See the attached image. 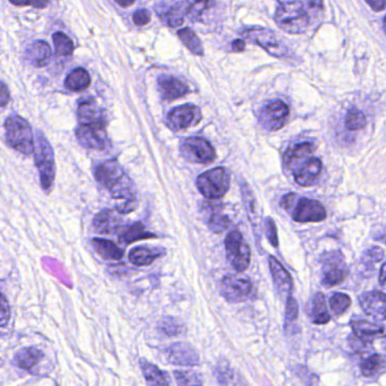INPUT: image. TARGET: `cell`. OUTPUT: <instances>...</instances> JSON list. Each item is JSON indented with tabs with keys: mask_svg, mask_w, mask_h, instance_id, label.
I'll return each instance as SVG.
<instances>
[{
	"mask_svg": "<svg viewBox=\"0 0 386 386\" xmlns=\"http://www.w3.org/2000/svg\"><path fill=\"white\" fill-rule=\"evenodd\" d=\"M265 228H267V237L271 245L273 247H278L279 246V240H278V231H276V226L274 221L271 218H267L265 220Z\"/></svg>",
	"mask_w": 386,
	"mask_h": 386,
	"instance_id": "cell-46",
	"label": "cell"
},
{
	"mask_svg": "<svg viewBox=\"0 0 386 386\" xmlns=\"http://www.w3.org/2000/svg\"><path fill=\"white\" fill-rule=\"evenodd\" d=\"M310 316L314 324H328L331 321V315L328 314L325 296L321 292L314 296L313 301H312V307H310Z\"/></svg>",
	"mask_w": 386,
	"mask_h": 386,
	"instance_id": "cell-28",
	"label": "cell"
},
{
	"mask_svg": "<svg viewBox=\"0 0 386 386\" xmlns=\"http://www.w3.org/2000/svg\"><path fill=\"white\" fill-rule=\"evenodd\" d=\"M202 119L201 109L194 105H183L176 107L167 116V126L169 128L178 132L181 129L199 125Z\"/></svg>",
	"mask_w": 386,
	"mask_h": 386,
	"instance_id": "cell-12",
	"label": "cell"
},
{
	"mask_svg": "<svg viewBox=\"0 0 386 386\" xmlns=\"http://www.w3.org/2000/svg\"><path fill=\"white\" fill-rule=\"evenodd\" d=\"M56 55L58 57H69L74 53V43L66 34L57 32L53 35Z\"/></svg>",
	"mask_w": 386,
	"mask_h": 386,
	"instance_id": "cell-37",
	"label": "cell"
},
{
	"mask_svg": "<svg viewBox=\"0 0 386 386\" xmlns=\"http://www.w3.org/2000/svg\"><path fill=\"white\" fill-rule=\"evenodd\" d=\"M150 21L151 12L145 10V8L136 10V12H134V16H133V22H134V24L137 25V26H144V25L149 24Z\"/></svg>",
	"mask_w": 386,
	"mask_h": 386,
	"instance_id": "cell-47",
	"label": "cell"
},
{
	"mask_svg": "<svg viewBox=\"0 0 386 386\" xmlns=\"http://www.w3.org/2000/svg\"><path fill=\"white\" fill-rule=\"evenodd\" d=\"M142 373L144 375L147 386H169L168 380L158 366L151 364L144 358L140 360Z\"/></svg>",
	"mask_w": 386,
	"mask_h": 386,
	"instance_id": "cell-30",
	"label": "cell"
},
{
	"mask_svg": "<svg viewBox=\"0 0 386 386\" xmlns=\"http://www.w3.org/2000/svg\"><path fill=\"white\" fill-rule=\"evenodd\" d=\"M163 254L162 251L147 249V247H136L129 251L128 258L131 263L136 267H147L153 263L157 258Z\"/></svg>",
	"mask_w": 386,
	"mask_h": 386,
	"instance_id": "cell-29",
	"label": "cell"
},
{
	"mask_svg": "<svg viewBox=\"0 0 386 386\" xmlns=\"http://www.w3.org/2000/svg\"><path fill=\"white\" fill-rule=\"evenodd\" d=\"M0 100H1V107L5 106L10 101V91L7 89L6 84L1 83V95H0Z\"/></svg>",
	"mask_w": 386,
	"mask_h": 386,
	"instance_id": "cell-50",
	"label": "cell"
},
{
	"mask_svg": "<svg viewBox=\"0 0 386 386\" xmlns=\"http://www.w3.org/2000/svg\"><path fill=\"white\" fill-rule=\"evenodd\" d=\"M90 84H91V76L84 68L74 69L65 81L66 87L74 92H81V91L87 89Z\"/></svg>",
	"mask_w": 386,
	"mask_h": 386,
	"instance_id": "cell-31",
	"label": "cell"
},
{
	"mask_svg": "<svg viewBox=\"0 0 386 386\" xmlns=\"http://www.w3.org/2000/svg\"><path fill=\"white\" fill-rule=\"evenodd\" d=\"M215 377L220 386H247L242 375L224 359H221L215 367Z\"/></svg>",
	"mask_w": 386,
	"mask_h": 386,
	"instance_id": "cell-25",
	"label": "cell"
},
{
	"mask_svg": "<svg viewBox=\"0 0 386 386\" xmlns=\"http://www.w3.org/2000/svg\"><path fill=\"white\" fill-rule=\"evenodd\" d=\"M294 197H296V195L292 193L288 194V195H285V196L282 197L281 203H280L282 208L285 210H290L292 203H294Z\"/></svg>",
	"mask_w": 386,
	"mask_h": 386,
	"instance_id": "cell-49",
	"label": "cell"
},
{
	"mask_svg": "<svg viewBox=\"0 0 386 386\" xmlns=\"http://www.w3.org/2000/svg\"><path fill=\"white\" fill-rule=\"evenodd\" d=\"M298 312H299V308H298L297 301L292 298V296L287 298V303H285V321H287L288 324L298 319Z\"/></svg>",
	"mask_w": 386,
	"mask_h": 386,
	"instance_id": "cell-43",
	"label": "cell"
},
{
	"mask_svg": "<svg viewBox=\"0 0 386 386\" xmlns=\"http://www.w3.org/2000/svg\"><path fill=\"white\" fill-rule=\"evenodd\" d=\"M94 175L96 181L109 190L111 196L119 201L116 209L119 215L135 211L137 208L135 186L116 160L100 163L95 168Z\"/></svg>",
	"mask_w": 386,
	"mask_h": 386,
	"instance_id": "cell-1",
	"label": "cell"
},
{
	"mask_svg": "<svg viewBox=\"0 0 386 386\" xmlns=\"http://www.w3.org/2000/svg\"><path fill=\"white\" fill-rule=\"evenodd\" d=\"M244 49H245V41L242 40V39L233 41V50L235 53H240V51H242Z\"/></svg>",
	"mask_w": 386,
	"mask_h": 386,
	"instance_id": "cell-53",
	"label": "cell"
},
{
	"mask_svg": "<svg viewBox=\"0 0 386 386\" xmlns=\"http://www.w3.org/2000/svg\"><path fill=\"white\" fill-rule=\"evenodd\" d=\"M366 3H367V5H369L375 12H380V10H385L386 8V1H369V0H368Z\"/></svg>",
	"mask_w": 386,
	"mask_h": 386,
	"instance_id": "cell-52",
	"label": "cell"
},
{
	"mask_svg": "<svg viewBox=\"0 0 386 386\" xmlns=\"http://www.w3.org/2000/svg\"><path fill=\"white\" fill-rule=\"evenodd\" d=\"M328 303H330L332 313L335 316H340L346 313V310L349 308L351 305V299L346 294L335 292L330 297Z\"/></svg>",
	"mask_w": 386,
	"mask_h": 386,
	"instance_id": "cell-40",
	"label": "cell"
},
{
	"mask_svg": "<svg viewBox=\"0 0 386 386\" xmlns=\"http://www.w3.org/2000/svg\"><path fill=\"white\" fill-rule=\"evenodd\" d=\"M159 15L161 21L170 28H179L184 23L181 10L178 7H170L166 12H160Z\"/></svg>",
	"mask_w": 386,
	"mask_h": 386,
	"instance_id": "cell-41",
	"label": "cell"
},
{
	"mask_svg": "<svg viewBox=\"0 0 386 386\" xmlns=\"http://www.w3.org/2000/svg\"><path fill=\"white\" fill-rule=\"evenodd\" d=\"M10 303H7L5 294H1V316H0V325L1 328H5L7 323L10 322Z\"/></svg>",
	"mask_w": 386,
	"mask_h": 386,
	"instance_id": "cell-48",
	"label": "cell"
},
{
	"mask_svg": "<svg viewBox=\"0 0 386 386\" xmlns=\"http://www.w3.org/2000/svg\"><path fill=\"white\" fill-rule=\"evenodd\" d=\"M159 330L167 337H181L186 333V326L184 323L175 317H165L159 323Z\"/></svg>",
	"mask_w": 386,
	"mask_h": 386,
	"instance_id": "cell-35",
	"label": "cell"
},
{
	"mask_svg": "<svg viewBox=\"0 0 386 386\" xmlns=\"http://www.w3.org/2000/svg\"><path fill=\"white\" fill-rule=\"evenodd\" d=\"M169 364L181 367H193L199 365V355L192 344L186 342H176L166 350Z\"/></svg>",
	"mask_w": 386,
	"mask_h": 386,
	"instance_id": "cell-14",
	"label": "cell"
},
{
	"mask_svg": "<svg viewBox=\"0 0 386 386\" xmlns=\"http://www.w3.org/2000/svg\"><path fill=\"white\" fill-rule=\"evenodd\" d=\"M380 283L382 287L386 289V263L384 264L380 272Z\"/></svg>",
	"mask_w": 386,
	"mask_h": 386,
	"instance_id": "cell-54",
	"label": "cell"
},
{
	"mask_svg": "<svg viewBox=\"0 0 386 386\" xmlns=\"http://www.w3.org/2000/svg\"><path fill=\"white\" fill-rule=\"evenodd\" d=\"M269 265H270L273 282H274L279 294L287 296V298L290 297L292 285H294L292 276L289 274L288 271L285 270V267H282V264L274 256L269 258Z\"/></svg>",
	"mask_w": 386,
	"mask_h": 386,
	"instance_id": "cell-20",
	"label": "cell"
},
{
	"mask_svg": "<svg viewBox=\"0 0 386 386\" xmlns=\"http://www.w3.org/2000/svg\"><path fill=\"white\" fill-rule=\"evenodd\" d=\"M12 5H15V6H33V7H40V8H43V7H46L48 5V1H37V3H30V1H25V3H16V1H10Z\"/></svg>",
	"mask_w": 386,
	"mask_h": 386,
	"instance_id": "cell-51",
	"label": "cell"
},
{
	"mask_svg": "<svg viewBox=\"0 0 386 386\" xmlns=\"http://www.w3.org/2000/svg\"><path fill=\"white\" fill-rule=\"evenodd\" d=\"M322 262V283L325 287H335L346 280L348 276L344 256L340 251L325 253L321 258Z\"/></svg>",
	"mask_w": 386,
	"mask_h": 386,
	"instance_id": "cell-8",
	"label": "cell"
},
{
	"mask_svg": "<svg viewBox=\"0 0 386 386\" xmlns=\"http://www.w3.org/2000/svg\"><path fill=\"white\" fill-rule=\"evenodd\" d=\"M359 303L367 315L377 321H385L386 294L383 292H365L359 297Z\"/></svg>",
	"mask_w": 386,
	"mask_h": 386,
	"instance_id": "cell-16",
	"label": "cell"
},
{
	"mask_svg": "<svg viewBox=\"0 0 386 386\" xmlns=\"http://www.w3.org/2000/svg\"><path fill=\"white\" fill-rule=\"evenodd\" d=\"M249 40L256 43L258 46L263 48L269 55L276 57V58H288L292 55L288 47L282 43L279 39V35H276L274 32L267 28H249L244 32Z\"/></svg>",
	"mask_w": 386,
	"mask_h": 386,
	"instance_id": "cell-9",
	"label": "cell"
},
{
	"mask_svg": "<svg viewBox=\"0 0 386 386\" xmlns=\"http://www.w3.org/2000/svg\"><path fill=\"white\" fill-rule=\"evenodd\" d=\"M276 23L285 33L301 34L308 28L310 17L301 1H280Z\"/></svg>",
	"mask_w": 386,
	"mask_h": 386,
	"instance_id": "cell-2",
	"label": "cell"
},
{
	"mask_svg": "<svg viewBox=\"0 0 386 386\" xmlns=\"http://www.w3.org/2000/svg\"><path fill=\"white\" fill-rule=\"evenodd\" d=\"M178 386H203L202 375L195 371H174Z\"/></svg>",
	"mask_w": 386,
	"mask_h": 386,
	"instance_id": "cell-38",
	"label": "cell"
},
{
	"mask_svg": "<svg viewBox=\"0 0 386 386\" xmlns=\"http://www.w3.org/2000/svg\"><path fill=\"white\" fill-rule=\"evenodd\" d=\"M221 294L229 303H245L254 297L253 282L245 276L230 274L224 276L220 285Z\"/></svg>",
	"mask_w": 386,
	"mask_h": 386,
	"instance_id": "cell-7",
	"label": "cell"
},
{
	"mask_svg": "<svg viewBox=\"0 0 386 386\" xmlns=\"http://www.w3.org/2000/svg\"><path fill=\"white\" fill-rule=\"evenodd\" d=\"M350 325L353 328L355 337L366 344H371L373 341L376 340L377 337L383 335L385 331L382 325L367 322L364 319H353Z\"/></svg>",
	"mask_w": 386,
	"mask_h": 386,
	"instance_id": "cell-21",
	"label": "cell"
},
{
	"mask_svg": "<svg viewBox=\"0 0 386 386\" xmlns=\"http://www.w3.org/2000/svg\"><path fill=\"white\" fill-rule=\"evenodd\" d=\"M44 358V353L37 348H24L19 350L14 357V365L21 368L23 371L33 373L34 368L37 367Z\"/></svg>",
	"mask_w": 386,
	"mask_h": 386,
	"instance_id": "cell-24",
	"label": "cell"
},
{
	"mask_svg": "<svg viewBox=\"0 0 386 386\" xmlns=\"http://www.w3.org/2000/svg\"><path fill=\"white\" fill-rule=\"evenodd\" d=\"M384 258V251L380 247H371L366 251L365 255L362 256V263L369 267V265H374L382 261Z\"/></svg>",
	"mask_w": 386,
	"mask_h": 386,
	"instance_id": "cell-42",
	"label": "cell"
},
{
	"mask_svg": "<svg viewBox=\"0 0 386 386\" xmlns=\"http://www.w3.org/2000/svg\"><path fill=\"white\" fill-rule=\"evenodd\" d=\"M224 249L228 261L237 272H244L249 269L251 258V247L240 231L233 230L228 233L224 240Z\"/></svg>",
	"mask_w": 386,
	"mask_h": 386,
	"instance_id": "cell-6",
	"label": "cell"
},
{
	"mask_svg": "<svg viewBox=\"0 0 386 386\" xmlns=\"http://www.w3.org/2000/svg\"><path fill=\"white\" fill-rule=\"evenodd\" d=\"M178 37L181 39V42L184 43L186 48L190 50V53L196 56L204 55V48H203L202 42L193 30L188 28H181L178 31Z\"/></svg>",
	"mask_w": 386,
	"mask_h": 386,
	"instance_id": "cell-33",
	"label": "cell"
},
{
	"mask_svg": "<svg viewBox=\"0 0 386 386\" xmlns=\"http://www.w3.org/2000/svg\"><path fill=\"white\" fill-rule=\"evenodd\" d=\"M384 334H385V337H386V328H385V331H384Z\"/></svg>",
	"mask_w": 386,
	"mask_h": 386,
	"instance_id": "cell-57",
	"label": "cell"
},
{
	"mask_svg": "<svg viewBox=\"0 0 386 386\" xmlns=\"http://www.w3.org/2000/svg\"><path fill=\"white\" fill-rule=\"evenodd\" d=\"M181 156L192 163L206 165L215 161L217 158L215 147L205 138L190 137L185 140L181 147Z\"/></svg>",
	"mask_w": 386,
	"mask_h": 386,
	"instance_id": "cell-10",
	"label": "cell"
},
{
	"mask_svg": "<svg viewBox=\"0 0 386 386\" xmlns=\"http://www.w3.org/2000/svg\"><path fill=\"white\" fill-rule=\"evenodd\" d=\"M292 219L298 224L321 222L326 219V211L319 201L301 199L296 204L294 213H292Z\"/></svg>",
	"mask_w": 386,
	"mask_h": 386,
	"instance_id": "cell-15",
	"label": "cell"
},
{
	"mask_svg": "<svg viewBox=\"0 0 386 386\" xmlns=\"http://www.w3.org/2000/svg\"><path fill=\"white\" fill-rule=\"evenodd\" d=\"M154 237L157 236L153 233H147L144 224L137 222V224L124 228L120 233L119 240L120 242H125V244H132V242H138V240L154 238Z\"/></svg>",
	"mask_w": 386,
	"mask_h": 386,
	"instance_id": "cell-32",
	"label": "cell"
},
{
	"mask_svg": "<svg viewBox=\"0 0 386 386\" xmlns=\"http://www.w3.org/2000/svg\"><path fill=\"white\" fill-rule=\"evenodd\" d=\"M77 117L82 125L85 124H107L103 111L100 109L94 99H81L77 108Z\"/></svg>",
	"mask_w": 386,
	"mask_h": 386,
	"instance_id": "cell-22",
	"label": "cell"
},
{
	"mask_svg": "<svg viewBox=\"0 0 386 386\" xmlns=\"http://www.w3.org/2000/svg\"><path fill=\"white\" fill-rule=\"evenodd\" d=\"M288 117V106L281 100H276L263 107L260 114V124L267 131L276 132L285 126Z\"/></svg>",
	"mask_w": 386,
	"mask_h": 386,
	"instance_id": "cell-13",
	"label": "cell"
},
{
	"mask_svg": "<svg viewBox=\"0 0 386 386\" xmlns=\"http://www.w3.org/2000/svg\"><path fill=\"white\" fill-rule=\"evenodd\" d=\"M120 222H121V219H120L118 212L112 211V210H103L95 215L92 224L96 233L109 235V233H115L119 230Z\"/></svg>",
	"mask_w": 386,
	"mask_h": 386,
	"instance_id": "cell-23",
	"label": "cell"
},
{
	"mask_svg": "<svg viewBox=\"0 0 386 386\" xmlns=\"http://www.w3.org/2000/svg\"><path fill=\"white\" fill-rule=\"evenodd\" d=\"M213 5V3H209V1H199V3H192L190 6H188L187 15L190 16V19H199V16L202 15V12L208 8V7Z\"/></svg>",
	"mask_w": 386,
	"mask_h": 386,
	"instance_id": "cell-44",
	"label": "cell"
},
{
	"mask_svg": "<svg viewBox=\"0 0 386 386\" xmlns=\"http://www.w3.org/2000/svg\"><path fill=\"white\" fill-rule=\"evenodd\" d=\"M385 366V359L380 355H368L360 362V369L364 376L373 377L380 374Z\"/></svg>",
	"mask_w": 386,
	"mask_h": 386,
	"instance_id": "cell-34",
	"label": "cell"
},
{
	"mask_svg": "<svg viewBox=\"0 0 386 386\" xmlns=\"http://www.w3.org/2000/svg\"><path fill=\"white\" fill-rule=\"evenodd\" d=\"M366 124H367V119H366L365 115L358 109L351 108L346 112V120H344L346 129H349L351 132H355V131H360V129L364 128Z\"/></svg>",
	"mask_w": 386,
	"mask_h": 386,
	"instance_id": "cell-39",
	"label": "cell"
},
{
	"mask_svg": "<svg viewBox=\"0 0 386 386\" xmlns=\"http://www.w3.org/2000/svg\"><path fill=\"white\" fill-rule=\"evenodd\" d=\"M321 171L322 161L319 158H310L294 172V181L301 187H310L313 186Z\"/></svg>",
	"mask_w": 386,
	"mask_h": 386,
	"instance_id": "cell-19",
	"label": "cell"
},
{
	"mask_svg": "<svg viewBox=\"0 0 386 386\" xmlns=\"http://www.w3.org/2000/svg\"><path fill=\"white\" fill-rule=\"evenodd\" d=\"M92 247L99 256L107 261H119L124 256V251L114 242L102 238L92 240Z\"/></svg>",
	"mask_w": 386,
	"mask_h": 386,
	"instance_id": "cell-26",
	"label": "cell"
},
{
	"mask_svg": "<svg viewBox=\"0 0 386 386\" xmlns=\"http://www.w3.org/2000/svg\"><path fill=\"white\" fill-rule=\"evenodd\" d=\"M315 150L313 143L310 142H301L290 145L283 156V163L289 170L296 171L301 168L307 160L310 159V154Z\"/></svg>",
	"mask_w": 386,
	"mask_h": 386,
	"instance_id": "cell-17",
	"label": "cell"
},
{
	"mask_svg": "<svg viewBox=\"0 0 386 386\" xmlns=\"http://www.w3.org/2000/svg\"><path fill=\"white\" fill-rule=\"evenodd\" d=\"M158 91L163 100L174 101L190 93V87L176 77L162 75L158 80Z\"/></svg>",
	"mask_w": 386,
	"mask_h": 386,
	"instance_id": "cell-18",
	"label": "cell"
},
{
	"mask_svg": "<svg viewBox=\"0 0 386 386\" xmlns=\"http://www.w3.org/2000/svg\"><path fill=\"white\" fill-rule=\"evenodd\" d=\"M296 373H297L298 377L303 380V383L307 384V386H314L317 384L319 378L313 373H310L306 367L298 366Z\"/></svg>",
	"mask_w": 386,
	"mask_h": 386,
	"instance_id": "cell-45",
	"label": "cell"
},
{
	"mask_svg": "<svg viewBox=\"0 0 386 386\" xmlns=\"http://www.w3.org/2000/svg\"><path fill=\"white\" fill-rule=\"evenodd\" d=\"M51 57V49L49 44L44 41H37L32 43L28 50V62L37 67H44L49 62Z\"/></svg>",
	"mask_w": 386,
	"mask_h": 386,
	"instance_id": "cell-27",
	"label": "cell"
},
{
	"mask_svg": "<svg viewBox=\"0 0 386 386\" xmlns=\"http://www.w3.org/2000/svg\"><path fill=\"white\" fill-rule=\"evenodd\" d=\"M5 133L10 147L24 156L35 151L34 136L30 124L19 116H10L5 121Z\"/></svg>",
	"mask_w": 386,
	"mask_h": 386,
	"instance_id": "cell-3",
	"label": "cell"
},
{
	"mask_svg": "<svg viewBox=\"0 0 386 386\" xmlns=\"http://www.w3.org/2000/svg\"><path fill=\"white\" fill-rule=\"evenodd\" d=\"M383 28H384V32H385L386 34V16L385 17H384L383 19Z\"/></svg>",
	"mask_w": 386,
	"mask_h": 386,
	"instance_id": "cell-56",
	"label": "cell"
},
{
	"mask_svg": "<svg viewBox=\"0 0 386 386\" xmlns=\"http://www.w3.org/2000/svg\"><path fill=\"white\" fill-rule=\"evenodd\" d=\"M34 152L37 170L40 172L41 186L44 190H49L56 177L55 154L53 147L42 133H37Z\"/></svg>",
	"mask_w": 386,
	"mask_h": 386,
	"instance_id": "cell-5",
	"label": "cell"
},
{
	"mask_svg": "<svg viewBox=\"0 0 386 386\" xmlns=\"http://www.w3.org/2000/svg\"><path fill=\"white\" fill-rule=\"evenodd\" d=\"M208 226L212 233H221L229 227V218L227 215H222L220 210H217V206H213L210 210L209 221Z\"/></svg>",
	"mask_w": 386,
	"mask_h": 386,
	"instance_id": "cell-36",
	"label": "cell"
},
{
	"mask_svg": "<svg viewBox=\"0 0 386 386\" xmlns=\"http://www.w3.org/2000/svg\"><path fill=\"white\" fill-rule=\"evenodd\" d=\"M197 190L208 199H219L228 193L230 188V174L224 167L203 172L196 179Z\"/></svg>",
	"mask_w": 386,
	"mask_h": 386,
	"instance_id": "cell-4",
	"label": "cell"
},
{
	"mask_svg": "<svg viewBox=\"0 0 386 386\" xmlns=\"http://www.w3.org/2000/svg\"><path fill=\"white\" fill-rule=\"evenodd\" d=\"M105 123L80 124L75 131L77 142L87 150H105L109 144Z\"/></svg>",
	"mask_w": 386,
	"mask_h": 386,
	"instance_id": "cell-11",
	"label": "cell"
},
{
	"mask_svg": "<svg viewBox=\"0 0 386 386\" xmlns=\"http://www.w3.org/2000/svg\"><path fill=\"white\" fill-rule=\"evenodd\" d=\"M117 5H118V6L124 7V8H126V7H129L132 6V5H134V1H117Z\"/></svg>",
	"mask_w": 386,
	"mask_h": 386,
	"instance_id": "cell-55",
	"label": "cell"
}]
</instances>
